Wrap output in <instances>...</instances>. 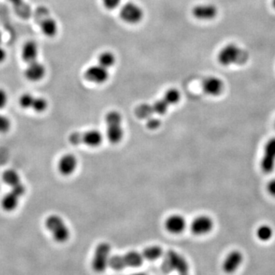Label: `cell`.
<instances>
[{
    "label": "cell",
    "mask_w": 275,
    "mask_h": 275,
    "mask_svg": "<svg viewBox=\"0 0 275 275\" xmlns=\"http://www.w3.org/2000/svg\"><path fill=\"white\" fill-rule=\"evenodd\" d=\"M250 58V53L246 49L236 44H228L220 49L217 60L224 66L246 64Z\"/></svg>",
    "instance_id": "1"
},
{
    "label": "cell",
    "mask_w": 275,
    "mask_h": 275,
    "mask_svg": "<svg viewBox=\"0 0 275 275\" xmlns=\"http://www.w3.org/2000/svg\"><path fill=\"white\" fill-rule=\"evenodd\" d=\"M144 257L142 252H130L124 254H118L110 258V266L112 270H122L127 268L140 267L143 264Z\"/></svg>",
    "instance_id": "2"
},
{
    "label": "cell",
    "mask_w": 275,
    "mask_h": 275,
    "mask_svg": "<svg viewBox=\"0 0 275 275\" xmlns=\"http://www.w3.org/2000/svg\"><path fill=\"white\" fill-rule=\"evenodd\" d=\"M160 268L166 274L176 270L180 274H186L189 272V266L186 259L174 250H169L165 254Z\"/></svg>",
    "instance_id": "3"
},
{
    "label": "cell",
    "mask_w": 275,
    "mask_h": 275,
    "mask_svg": "<svg viewBox=\"0 0 275 275\" xmlns=\"http://www.w3.org/2000/svg\"><path fill=\"white\" fill-rule=\"evenodd\" d=\"M122 116L117 111H110L106 116V136L108 142L112 144H118L123 138L124 131L122 127Z\"/></svg>",
    "instance_id": "4"
},
{
    "label": "cell",
    "mask_w": 275,
    "mask_h": 275,
    "mask_svg": "<svg viewBox=\"0 0 275 275\" xmlns=\"http://www.w3.org/2000/svg\"><path fill=\"white\" fill-rule=\"evenodd\" d=\"M46 226L58 242H65L70 237V230L59 216H49L46 220Z\"/></svg>",
    "instance_id": "5"
},
{
    "label": "cell",
    "mask_w": 275,
    "mask_h": 275,
    "mask_svg": "<svg viewBox=\"0 0 275 275\" xmlns=\"http://www.w3.org/2000/svg\"><path fill=\"white\" fill-rule=\"evenodd\" d=\"M69 142L74 146L85 144L89 147L95 148L102 142V136L98 130H88L86 132H74L69 136Z\"/></svg>",
    "instance_id": "6"
},
{
    "label": "cell",
    "mask_w": 275,
    "mask_h": 275,
    "mask_svg": "<svg viewBox=\"0 0 275 275\" xmlns=\"http://www.w3.org/2000/svg\"><path fill=\"white\" fill-rule=\"evenodd\" d=\"M111 246L108 243L101 242L96 246L92 260V269L96 272L101 273L108 267L110 264Z\"/></svg>",
    "instance_id": "7"
},
{
    "label": "cell",
    "mask_w": 275,
    "mask_h": 275,
    "mask_svg": "<svg viewBox=\"0 0 275 275\" xmlns=\"http://www.w3.org/2000/svg\"><path fill=\"white\" fill-rule=\"evenodd\" d=\"M120 16L122 20L128 24H137L142 20L144 11L134 2H127L121 7Z\"/></svg>",
    "instance_id": "8"
},
{
    "label": "cell",
    "mask_w": 275,
    "mask_h": 275,
    "mask_svg": "<svg viewBox=\"0 0 275 275\" xmlns=\"http://www.w3.org/2000/svg\"><path fill=\"white\" fill-rule=\"evenodd\" d=\"M275 167V138L269 140L264 148L260 162V168L264 174H270Z\"/></svg>",
    "instance_id": "9"
},
{
    "label": "cell",
    "mask_w": 275,
    "mask_h": 275,
    "mask_svg": "<svg viewBox=\"0 0 275 275\" xmlns=\"http://www.w3.org/2000/svg\"><path fill=\"white\" fill-rule=\"evenodd\" d=\"M46 75V66L38 60L27 64V66L24 69V78L30 82H36L42 80Z\"/></svg>",
    "instance_id": "10"
},
{
    "label": "cell",
    "mask_w": 275,
    "mask_h": 275,
    "mask_svg": "<svg viewBox=\"0 0 275 275\" xmlns=\"http://www.w3.org/2000/svg\"><path fill=\"white\" fill-rule=\"evenodd\" d=\"M108 76L110 74H108V69L101 66L99 64L98 65L90 66L84 72V78L86 80L98 84L106 82Z\"/></svg>",
    "instance_id": "11"
},
{
    "label": "cell",
    "mask_w": 275,
    "mask_h": 275,
    "mask_svg": "<svg viewBox=\"0 0 275 275\" xmlns=\"http://www.w3.org/2000/svg\"><path fill=\"white\" fill-rule=\"evenodd\" d=\"M192 15L201 21H210L218 16V8L212 4H200L192 8Z\"/></svg>",
    "instance_id": "12"
},
{
    "label": "cell",
    "mask_w": 275,
    "mask_h": 275,
    "mask_svg": "<svg viewBox=\"0 0 275 275\" xmlns=\"http://www.w3.org/2000/svg\"><path fill=\"white\" fill-rule=\"evenodd\" d=\"M202 89L204 92L211 96H218L221 95L225 89L224 81L217 76H210L206 78L202 82Z\"/></svg>",
    "instance_id": "13"
},
{
    "label": "cell",
    "mask_w": 275,
    "mask_h": 275,
    "mask_svg": "<svg viewBox=\"0 0 275 275\" xmlns=\"http://www.w3.org/2000/svg\"><path fill=\"white\" fill-rule=\"evenodd\" d=\"M214 221L208 216H200L192 221L191 231L196 236L208 234L214 228Z\"/></svg>",
    "instance_id": "14"
},
{
    "label": "cell",
    "mask_w": 275,
    "mask_h": 275,
    "mask_svg": "<svg viewBox=\"0 0 275 275\" xmlns=\"http://www.w3.org/2000/svg\"><path fill=\"white\" fill-rule=\"evenodd\" d=\"M39 54L38 44L33 40H28L23 44L21 50V58L23 62L30 64L38 60Z\"/></svg>",
    "instance_id": "15"
},
{
    "label": "cell",
    "mask_w": 275,
    "mask_h": 275,
    "mask_svg": "<svg viewBox=\"0 0 275 275\" xmlns=\"http://www.w3.org/2000/svg\"><path fill=\"white\" fill-rule=\"evenodd\" d=\"M243 262V256L240 251L231 252L226 258L222 264L224 272L228 274L235 272Z\"/></svg>",
    "instance_id": "16"
},
{
    "label": "cell",
    "mask_w": 275,
    "mask_h": 275,
    "mask_svg": "<svg viewBox=\"0 0 275 275\" xmlns=\"http://www.w3.org/2000/svg\"><path fill=\"white\" fill-rule=\"evenodd\" d=\"M78 167V160L73 154L64 156L58 162L59 172L64 176L72 174Z\"/></svg>",
    "instance_id": "17"
},
{
    "label": "cell",
    "mask_w": 275,
    "mask_h": 275,
    "mask_svg": "<svg viewBox=\"0 0 275 275\" xmlns=\"http://www.w3.org/2000/svg\"><path fill=\"white\" fill-rule=\"evenodd\" d=\"M186 226V220L180 215L170 216L165 222V228L172 234H180L185 230Z\"/></svg>",
    "instance_id": "18"
},
{
    "label": "cell",
    "mask_w": 275,
    "mask_h": 275,
    "mask_svg": "<svg viewBox=\"0 0 275 275\" xmlns=\"http://www.w3.org/2000/svg\"><path fill=\"white\" fill-rule=\"evenodd\" d=\"M40 28L42 34L48 38L55 37L58 32V24L57 21L49 16L44 17L40 21Z\"/></svg>",
    "instance_id": "19"
},
{
    "label": "cell",
    "mask_w": 275,
    "mask_h": 275,
    "mask_svg": "<svg viewBox=\"0 0 275 275\" xmlns=\"http://www.w3.org/2000/svg\"><path fill=\"white\" fill-rule=\"evenodd\" d=\"M21 195L16 191L12 190L4 196L1 202L2 209L6 212H12L16 209Z\"/></svg>",
    "instance_id": "20"
},
{
    "label": "cell",
    "mask_w": 275,
    "mask_h": 275,
    "mask_svg": "<svg viewBox=\"0 0 275 275\" xmlns=\"http://www.w3.org/2000/svg\"><path fill=\"white\" fill-rule=\"evenodd\" d=\"M2 180L6 184L8 185L11 188H17L22 184L20 179V175L16 170L12 169L6 170L2 174Z\"/></svg>",
    "instance_id": "21"
},
{
    "label": "cell",
    "mask_w": 275,
    "mask_h": 275,
    "mask_svg": "<svg viewBox=\"0 0 275 275\" xmlns=\"http://www.w3.org/2000/svg\"><path fill=\"white\" fill-rule=\"evenodd\" d=\"M170 105V102L165 99L164 98L162 99L158 100L153 104H150V108H152V112L153 116L158 114V115H164L167 112L169 106Z\"/></svg>",
    "instance_id": "22"
},
{
    "label": "cell",
    "mask_w": 275,
    "mask_h": 275,
    "mask_svg": "<svg viewBox=\"0 0 275 275\" xmlns=\"http://www.w3.org/2000/svg\"><path fill=\"white\" fill-rule=\"evenodd\" d=\"M116 62V58L114 54L110 52H104L100 54L98 57V63L101 66L108 69L112 68Z\"/></svg>",
    "instance_id": "23"
},
{
    "label": "cell",
    "mask_w": 275,
    "mask_h": 275,
    "mask_svg": "<svg viewBox=\"0 0 275 275\" xmlns=\"http://www.w3.org/2000/svg\"><path fill=\"white\" fill-rule=\"evenodd\" d=\"M142 254L146 260H156L162 257L163 250L159 246H149L143 250Z\"/></svg>",
    "instance_id": "24"
},
{
    "label": "cell",
    "mask_w": 275,
    "mask_h": 275,
    "mask_svg": "<svg viewBox=\"0 0 275 275\" xmlns=\"http://www.w3.org/2000/svg\"><path fill=\"white\" fill-rule=\"evenodd\" d=\"M134 114L140 120H148L153 116L150 108V104H142L138 106L134 110Z\"/></svg>",
    "instance_id": "25"
},
{
    "label": "cell",
    "mask_w": 275,
    "mask_h": 275,
    "mask_svg": "<svg viewBox=\"0 0 275 275\" xmlns=\"http://www.w3.org/2000/svg\"><path fill=\"white\" fill-rule=\"evenodd\" d=\"M273 230L270 226H260L256 231V236L260 241L268 242L273 236Z\"/></svg>",
    "instance_id": "26"
},
{
    "label": "cell",
    "mask_w": 275,
    "mask_h": 275,
    "mask_svg": "<svg viewBox=\"0 0 275 275\" xmlns=\"http://www.w3.org/2000/svg\"><path fill=\"white\" fill-rule=\"evenodd\" d=\"M48 106V104L44 98L36 96L31 110H32L34 112L40 114V112H44L47 110Z\"/></svg>",
    "instance_id": "27"
},
{
    "label": "cell",
    "mask_w": 275,
    "mask_h": 275,
    "mask_svg": "<svg viewBox=\"0 0 275 275\" xmlns=\"http://www.w3.org/2000/svg\"><path fill=\"white\" fill-rule=\"evenodd\" d=\"M164 98L170 102V105H174L180 101V92L174 88H170L166 91Z\"/></svg>",
    "instance_id": "28"
},
{
    "label": "cell",
    "mask_w": 275,
    "mask_h": 275,
    "mask_svg": "<svg viewBox=\"0 0 275 275\" xmlns=\"http://www.w3.org/2000/svg\"><path fill=\"white\" fill-rule=\"evenodd\" d=\"M34 98L36 96L33 94H28V92L23 94L20 98V106L24 110H31Z\"/></svg>",
    "instance_id": "29"
},
{
    "label": "cell",
    "mask_w": 275,
    "mask_h": 275,
    "mask_svg": "<svg viewBox=\"0 0 275 275\" xmlns=\"http://www.w3.org/2000/svg\"><path fill=\"white\" fill-rule=\"evenodd\" d=\"M11 128V122L6 116L0 114V133H6Z\"/></svg>",
    "instance_id": "30"
},
{
    "label": "cell",
    "mask_w": 275,
    "mask_h": 275,
    "mask_svg": "<svg viewBox=\"0 0 275 275\" xmlns=\"http://www.w3.org/2000/svg\"><path fill=\"white\" fill-rule=\"evenodd\" d=\"M160 124H162V121H160L159 118H156V117L152 116L150 118H148L147 123H146V126H147L148 130H154L158 128L160 126Z\"/></svg>",
    "instance_id": "31"
},
{
    "label": "cell",
    "mask_w": 275,
    "mask_h": 275,
    "mask_svg": "<svg viewBox=\"0 0 275 275\" xmlns=\"http://www.w3.org/2000/svg\"><path fill=\"white\" fill-rule=\"evenodd\" d=\"M121 1L122 0H102L104 6L108 10H114L118 8Z\"/></svg>",
    "instance_id": "32"
},
{
    "label": "cell",
    "mask_w": 275,
    "mask_h": 275,
    "mask_svg": "<svg viewBox=\"0 0 275 275\" xmlns=\"http://www.w3.org/2000/svg\"><path fill=\"white\" fill-rule=\"evenodd\" d=\"M8 100V96L6 91L2 88H0V110L6 106Z\"/></svg>",
    "instance_id": "33"
},
{
    "label": "cell",
    "mask_w": 275,
    "mask_h": 275,
    "mask_svg": "<svg viewBox=\"0 0 275 275\" xmlns=\"http://www.w3.org/2000/svg\"><path fill=\"white\" fill-rule=\"evenodd\" d=\"M267 190L272 196H275V179L268 184Z\"/></svg>",
    "instance_id": "34"
},
{
    "label": "cell",
    "mask_w": 275,
    "mask_h": 275,
    "mask_svg": "<svg viewBox=\"0 0 275 275\" xmlns=\"http://www.w3.org/2000/svg\"><path fill=\"white\" fill-rule=\"evenodd\" d=\"M7 58V52L6 49L0 44V64L4 63Z\"/></svg>",
    "instance_id": "35"
},
{
    "label": "cell",
    "mask_w": 275,
    "mask_h": 275,
    "mask_svg": "<svg viewBox=\"0 0 275 275\" xmlns=\"http://www.w3.org/2000/svg\"><path fill=\"white\" fill-rule=\"evenodd\" d=\"M2 39H4V36H2V32L0 30V44H2Z\"/></svg>",
    "instance_id": "36"
},
{
    "label": "cell",
    "mask_w": 275,
    "mask_h": 275,
    "mask_svg": "<svg viewBox=\"0 0 275 275\" xmlns=\"http://www.w3.org/2000/svg\"><path fill=\"white\" fill-rule=\"evenodd\" d=\"M272 6L275 10V0H272Z\"/></svg>",
    "instance_id": "37"
},
{
    "label": "cell",
    "mask_w": 275,
    "mask_h": 275,
    "mask_svg": "<svg viewBox=\"0 0 275 275\" xmlns=\"http://www.w3.org/2000/svg\"><path fill=\"white\" fill-rule=\"evenodd\" d=\"M274 125H275V124H274Z\"/></svg>",
    "instance_id": "38"
}]
</instances>
